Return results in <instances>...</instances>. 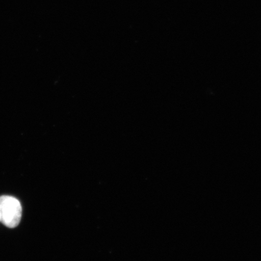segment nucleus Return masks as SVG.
<instances>
[{"mask_svg":"<svg viewBox=\"0 0 261 261\" xmlns=\"http://www.w3.org/2000/svg\"><path fill=\"white\" fill-rule=\"evenodd\" d=\"M22 217L20 202L14 197L3 195L0 197V221L9 228L18 226Z\"/></svg>","mask_w":261,"mask_h":261,"instance_id":"obj_1","label":"nucleus"}]
</instances>
